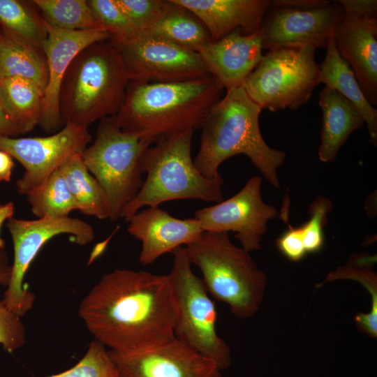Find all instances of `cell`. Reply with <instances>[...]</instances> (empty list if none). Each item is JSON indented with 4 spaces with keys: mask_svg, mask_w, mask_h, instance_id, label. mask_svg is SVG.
I'll return each mask as SVG.
<instances>
[{
    "mask_svg": "<svg viewBox=\"0 0 377 377\" xmlns=\"http://www.w3.org/2000/svg\"><path fill=\"white\" fill-rule=\"evenodd\" d=\"M78 313L94 339L114 352L139 351L175 339L168 274L114 269L83 298Z\"/></svg>",
    "mask_w": 377,
    "mask_h": 377,
    "instance_id": "cell-1",
    "label": "cell"
},
{
    "mask_svg": "<svg viewBox=\"0 0 377 377\" xmlns=\"http://www.w3.org/2000/svg\"><path fill=\"white\" fill-rule=\"evenodd\" d=\"M223 89L211 75L176 82H130L114 117L122 130L156 142L200 128Z\"/></svg>",
    "mask_w": 377,
    "mask_h": 377,
    "instance_id": "cell-2",
    "label": "cell"
},
{
    "mask_svg": "<svg viewBox=\"0 0 377 377\" xmlns=\"http://www.w3.org/2000/svg\"><path fill=\"white\" fill-rule=\"evenodd\" d=\"M261 110L242 86L227 91L211 108L200 126V147L193 160L202 175L219 178V167L223 161L244 154L272 186L280 187L276 171L286 154L264 140L258 124Z\"/></svg>",
    "mask_w": 377,
    "mask_h": 377,
    "instance_id": "cell-3",
    "label": "cell"
},
{
    "mask_svg": "<svg viewBox=\"0 0 377 377\" xmlns=\"http://www.w3.org/2000/svg\"><path fill=\"white\" fill-rule=\"evenodd\" d=\"M129 82L119 51L112 40L87 46L74 59L61 84L62 123L87 128L97 120L115 116Z\"/></svg>",
    "mask_w": 377,
    "mask_h": 377,
    "instance_id": "cell-4",
    "label": "cell"
},
{
    "mask_svg": "<svg viewBox=\"0 0 377 377\" xmlns=\"http://www.w3.org/2000/svg\"><path fill=\"white\" fill-rule=\"evenodd\" d=\"M194 130L175 134L148 147L141 157L142 172L147 174L135 196L123 209L126 221L144 207H157L176 200H200L220 202L223 200L221 177H205L191 157V140Z\"/></svg>",
    "mask_w": 377,
    "mask_h": 377,
    "instance_id": "cell-5",
    "label": "cell"
},
{
    "mask_svg": "<svg viewBox=\"0 0 377 377\" xmlns=\"http://www.w3.org/2000/svg\"><path fill=\"white\" fill-rule=\"evenodd\" d=\"M184 247L191 265L201 271L209 295L227 304L237 318H251L257 312L266 276L249 252L232 244L228 232L204 231Z\"/></svg>",
    "mask_w": 377,
    "mask_h": 377,
    "instance_id": "cell-6",
    "label": "cell"
},
{
    "mask_svg": "<svg viewBox=\"0 0 377 377\" xmlns=\"http://www.w3.org/2000/svg\"><path fill=\"white\" fill-rule=\"evenodd\" d=\"M151 144L138 134L122 130L114 117H109L101 119L94 142L82 153L86 167L105 193L110 221L121 218L142 187L141 157Z\"/></svg>",
    "mask_w": 377,
    "mask_h": 377,
    "instance_id": "cell-7",
    "label": "cell"
},
{
    "mask_svg": "<svg viewBox=\"0 0 377 377\" xmlns=\"http://www.w3.org/2000/svg\"><path fill=\"white\" fill-rule=\"evenodd\" d=\"M171 253L168 274L175 305L174 336L178 341L212 360L222 370L231 362L230 349L216 332L217 311L201 278L191 268L185 247Z\"/></svg>",
    "mask_w": 377,
    "mask_h": 377,
    "instance_id": "cell-8",
    "label": "cell"
},
{
    "mask_svg": "<svg viewBox=\"0 0 377 377\" xmlns=\"http://www.w3.org/2000/svg\"><path fill=\"white\" fill-rule=\"evenodd\" d=\"M313 47L269 50L242 87L261 109L297 110L320 83Z\"/></svg>",
    "mask_w": 377,
    "mask_h": 377,
    "instance_id": "cell-9",
    "label": "cell"
},
{
    "mask_svg": "<svg viewBox=\"0 0 377 377\" xmlns=\"http://www.w3.org/2000/svg\"><path fill=\"white\" fill-rule=\"evenodd\" d=\"M344 13L339 1H270L259 29L263 49L327 48Z\"/></svg>",
    "mask_w": 377,
    "mask_h": 377,
    "instance_id": "cell-10",
    "label": "cell"
},
{
    "mask_svg": "<svg viewBox=\"0 0 377 377\" xmlns=\"http://www.w3.org/2000/svg\"><path fill=\"white\" fill-rule=\"evenodd\" d=\"M13 245L14 258L11 276L3 301L13 312L23 316L33 306L35 295L24 285L31 263L39 251L54 237L68 234L74 243L84 246L94 239L91 225L83 220L71 218L44 217L35 220L9 219L6 223Z\"/></svg>",
    "mask_w": 377,
    "mask_h": 377,
    "instance_id": "cell-11",
    "label": "cell"
},
{
    "mask_svg": "<svg viewBox=\"0 0 377 377\" xmlns=\"http://www.w3.org/2000/svg\"><path fill=\"white\" fill-rule=\"evenodd\" d=\"M91 141L87 128L65 124L45 137L0 136V150L9 154L25 171L17 182L20 194L27 195L58 170L70 157L82 154Z\"/></svg>",
    "mask_w": 377,
    "mask_h": 377,
    "instance_id": "cell-12",
    "label": "cell"
},
{
    "mask_svg": "<svg viewBox=\"0 0 377 377\" xmlns=\"http://www.w3.org/2000/svg\"><path fill=\"white\" fill-rule=\"evenodd\" d=\"M114 44L130 82H176L210 75L198 52L156 37L138 33L127 42Z\"/></svg>",
    "mask_w": 377,
    "mask_h": 377,
    "instance_id": "cell-13",
    "label": "cell"
},
{
    "mask_svg": "<svg viewBox=\"0 0 377 377\" xmlns=\"http://www.w3.org/2000/svg\"><path fill=\"white\" fill-rule=\"evenodd\" d=\"M261 182L260 176H253L235 195L198 209L194 218L203 231H233L244 250L250 252L260 249L268 221L278 215L276 207L264 202Z\"/></svg>",
    "mask_w": 377,
    "mask_h": 377,
    "instance_id": "cell-14",
    "label": "cell"
},
{
    "mask_svg": "<svg viewBox=\"0 0 377 377\" xmlns=\"http://www.w3.org/2000/svg\"><path fill=\"white\" fill-rule=\"evenodd\" d=\"M108 352L118 377H221L215 362L175 339L135 352Z\"/></svg>",
    "mask_w": 377,
    "mask_h": 377,
    "instance_id": "cell-15",
    "label": "cell"
},
{
    "mask_svg": "<svg viewBox=\"0 0 377 377\" xmlns=\"http://www.w3.org/2000/svg\"><path fill=\"white\" fill-rule=\"evenodd\" d=\"M47 38L43 44L47 67V82L44 91L43 110L39 125L46 131L57 130L62 124L59 96L65 74L76 56L85 47L110 38L103 28L68 31L47 24Z\"/></svg>",
    "mask_w": 377,
    "mask_h": 377,
    "instance_id": "cell-16",
    "label": "cell"
},
{
    "mask_svg": "<svg viewBox=\"0 0 377 377\" xmlns=\"http://www.w3.org/2000/svg\"><path fill=\"white\" fill-rule=\"evenodd\" d=\"M333 39L352 69L366 98L377 105V19L344 13Z\"/></svg>",
    "mask_w": 377,
    "mask_h": 377,
    "instance_id": "cell-17",
    "label": "cell"
},
{
    "mask_svg": "<svg viewBox=\"0 0 377 377\" xmlns=\"http://www.w3.org/2000/svg\"><path fill=\"white\" fill-rule=\"evenodd\" d=\"M128 223V232L141 242L139 263L142 265L196 242L204 232L195 218L177 219L158 206L140 210Z\"/></svg>",
    "mask_w": 377,
    "mask_h": 377,
    "instance_id": "cell-18",
    "label": "cell"
},
{
    "mask_svg": "<svg viewBox=\"0 0 377 377\" xmlns=\"http://www.w3.org/2000/svg\"><path fill=\"white\" fill-rule=\"evenodd\" d=\"M262 50L259 30L244 35L237 29L210 42L199 54L209 74L228 91L243 85L260 62Z\"/></svg>",
    "mask_w": 377,
    "mask_h": 377,
    "instance_id": "cell-19",
    "label": "cell"
},
{
    "mask_svg": "<svg viewBox=\"0 0 377 377\" xmlns=\"http://www.w3.org/2000/svg\"><path fill=\"white\" fill-rule=\"evenodd\" d=\"M194 14L205 26L212 41L239 29L244 35L260 29L269 0H172Z\"/></svg>",
    "mask_w": 377,
    "mask_h": 377,
    "instance_id": "cell-20",
    "label": "cell"
},
{
    "mask_svg": "<svg viewBox=\"0 0 377 377\" xmlns=\"http://www.w3.org/2000/svg\"><path fill=\"white\" fill-rule=\"evenodd\" d=\"M318 103L323 112L318 158L321 162L328 163L335 160L350 134L365 123L357 108L333 89L325 87Z\"/></svg>",
    "mask_w": 377,
    "mask_h": 377,
    "instance_id": "cell-21",
    "label": "cell"
},
{
    "mask_svg": "<svg viewBox=\"0 0 377 377\" xmlns=\"http://www.w3.org/2000/svg\"><path fill=\"white\" fill-rule=\"evenodd\" d=\"M324 61L320 65V83L333 89L351 102L361 113L370 140L377 143V110L366 98L352 69L339 54L333 36L330 39Z\"/></svg>",
    "mask_w": 377,
    "mask_h": 377,
    "instance_id": "cell-22",
    "label": "cell"
},
{
    "mask_svg": "<svg viewBox=\"0 0 377 377\" xmlns=\"http://www.w3.org/2000/svg\"><path fill=\"white\" fill-rule=\"evenodd\" d=\"M140 34L156 37L198 53L212 42L203 23L190 10L172 0L168 1L159 17Z\"/></svg>",
    "mask_w": 377,
    "mask_h": 377,
    "instance_id": "cell-23",
    "label": "cell"
},
{
    "mask_svg": "<svg viewBox=\"0 0 377 377\" xmlns=\"http://www.w3.org/2000/svg\"><path fill=\"white\" fill-rule=\"evenodd\" d=\"M44 91L38 85L20 77L0 79V103L20 133L39 125Z\"/></svg>",
    "mask_w": 377,
    "mask_h": 377,
    "instance_id": "cell-24",
    "label": "cell"
},
{
    "mask_svg": "<svg viewBox=\"0 0 377 377\" xmlns=\"http://www.w3.org/2000/svg\"><path fill=\"white\" fill-rule=\"evenodd\" d=\"M20 77L45 91L47 67L43 52L6 34L0 29V79Z\"/></svg>",
    "mask_w": 377,
    "mask_h": 377,
    "instance_id": "cell-25",
    "label": "cell"
},
{
    "mask_svg": "<svg viewBox=\"0 0 377 377\" xmlns=\"http://www.w3.org/2000/svg\"><path fill=\"white\" fill-rule=\"evenodd\" d=\"M61 168L75 209L88 216L108 219L105 193L86 167L82 154L70 157Z\"/></svg>",
    "mask_w": 377,
    "mask_h": 377,
    "instance_id": "cell-26",
    "label": "cell"
},
{
    "mask_svg": "<svg viewBox=\"0 0 377 377\" xmlns=\"http://www.w3.org/2000/svg\"><path fill=\"white\" fill-rule=\"evenodd\" d=\"M0 29L10 37L43 52L47 29L31 1L0 0Z\"/></svg>",
    "mask_w": 377,
    "mask_h": 377,
    "instance_id": "cell-27",
    "label": "cell"
},
{
    "mask_svg": "<svg viewBox=\"0 0 377 377\" xmlns=\"http://www.w3.org/2000/svg\"><path fill=\"white\" fill-rule=\"evenodd\" d=\"M61 166L26 195L38 218L67 217L76 209Z\"/></svg>",
    "mask_w": 377,
    "mask_h": 377,
    "instance_id": "cell-28",
    "label": "cell"
},
{
    "mask_svg": "<svg viewBox=\"0 0 377 377\" xmlns=\"http://www.w3.org/2000/svg\"><path fill=\"white\" fill-rule=\"evenodd\" d=\"M42 18L54 27L68 30H89L101 27L85 0L31 1Z\"/></svg>",
    "mask_w": 377,
    "mask_h": 377,
    "instance_id": "cell-29",
    "label": "cell"
},
{
    "mask_svg": "<svg viewBox=\"0 0 377 377\" xmlns=\"http://www.w3.org/2000/svg\"><path fill=\"white\" fill-rule=\"evenodd\" d=\"M371 256H362L329 273L324 283L338 279H353L361 283L371 296L369 313H358L355 317L357 328L371 337L377 336V277L369 267Z\"/></svg>",
    "mask_w": 377,
    "mask_h": 377,
    "instance_id": "cell-30",
    "label": "cell"
},
{
    "mask_svg": "<svg viewBox=\"0 0 377 377\" xmlns=\"http://www.w3.org/2000/svg\"><path fill=\"white\" fill-rule=\"evenodd\" d=\"M87 3L99 26L110 34L114 43L127 42L138 34L114 0H89Z\"/></svg>",
    "mask_w": 377,
    "mask_h": 377,
    "instance_id": "cell-31",
    "label": "cell"
},
{
    "mask_svg": "<svg viewBox=\"0 0 377 377\" xmlns=\"http://www.w3.org/2000/svg\"><path fill=\"white\" fill-rule=\"evenodd\" d=\"M45 377H118V373L108 350L94 339L83 357L74 367Z\"/></svg>",
    "mask_w": 377,
    "mask_h": 377,
    "instance_id": "cell-32",
    "label": "cell"
},
{
    "mask_svg": "<svg viewBox=\"0 0 377 377\" xmlns=\"http://www.w3.org/2000/svg\"><path fill=\"white\" fill-rule=\"evenodd\" d=\"M332 209L330 200L319 195L310 205L309 219L299 227L306 253L320 251L324 245V226L327 222V215Z\"/></svg>",
    "mask_w": 377,
    "mask_h": 377,
    "instance_id": "cell-33",
    "label": "cell"
},
{
    "mask_svg": "<svg viewBox=\"0 0 377 377\" xmlns=\"http://www.w3.org/2000/svg\"><path fill=\"white\" fill-rule=\"evenodd\" d=\"M138 33L147 30L163 13L168 1L114 0Z\"/></svg>",
    "mask_w": 377,
    "mask_h": 377,
    "instance_id": "cell-34",
    "label": "cell"
},
{
    "mask_svg": "<svg viewBox=\"0 0 377 377\" xmlns=\"http://www.w3.org/2000/svg\"><path fill=\"white\" fill-rule=\"evenodd\" d=\"M25 342L26 330L21 317L0 300V345L5 351L13 353Z\"/></svg>",
    "mask_w": 377,
    "mask_h": 377,
    "instance_id": "cell-35",
    "label": "cell"
},
{
    "mask_svg": "<svg viewBox=\"0 0 377 377\" xmlns=\"http://www.w3.org/2000/svg\"><path fill=\"white\" fill-rule=\"evenodd\" d=\"M276 244L279 251L290 261L298 262L306 255L299 227L289 226Z\"/></svg>",
    "mask_w": 377,
    "mask_h": 377,
    "instance_id": "cell-36",
    "label": "cell"
},
{
    "mask_svg": "<svg viewBox=\"0 0 377 377\" xmlns=\"http://www.w3.org/2000/svg\"><path fill=\"white\" fill-rule=\"evenodd\" d=\"M339 1L345 13L377 19V1L376 0H339Z\"/></svg>",
    "mask_w": 377,
    "mask_h": 377,
    "instance_id": "cell-37",
    "label": "cell"
},
{
    "mask_svg": "<svg viewBox=\"0 0 377 377\" xmlns=\"http://www.w3.org/2000/svg\"><path fill=\"white\" fill-rule=\"evenodd\" d=\"M19 129L0 103V136L17 137Z\"/></svg>",
    "mask_w": 377,
    "mask_h": 377,
    "instance_id": "cell-38",
    "label": "cell"
},
{
    "mask_svg": "<svg viewBox=\"0 0 377 377\" xmlns=\"http://www.w3.org/2000/svg\"><path fill=\"white\" fill-rule=\"evenodd\" d=\"M13 157L7 152L0 150V182H9L14 167Z\"/></svg>",
    "mask_w": 377,
    "mask_h": 377,
    "instance_id": "cell-39",
    "label": "cell"
},
{
    "mask_svg": "<svg viewBox=\"0 0 377 377\" xmlns=\"http://www.w3.org/2000/svg\"><path fill=\"white\" fill-rule=\"evenodd\" d=\"M12 265L10 264L4 249H0V285L7 287L11 276Z\"/></svg>",
    "mask_w": 377,
    "mask_h": 377,
    "instance_id": "cell-40",
    "label": "cell"
},
{
    "mask_svg": "<svg viewBox=\"0 0 377 377\" xmlns=\"http://www.w3.org/2000/svg\"><path fill=\"white\" fill-rule=\"evenodd\" d=\"M15 205L12 202L0 205V231L3 223L13 216ZM5 248V242L0 236V249Z\"/></svg>",
    "mask_w": 377,
    "mask_h": 377,
    "instance_id": "cell-41",
    "label": "cell"
}]
</instances>
